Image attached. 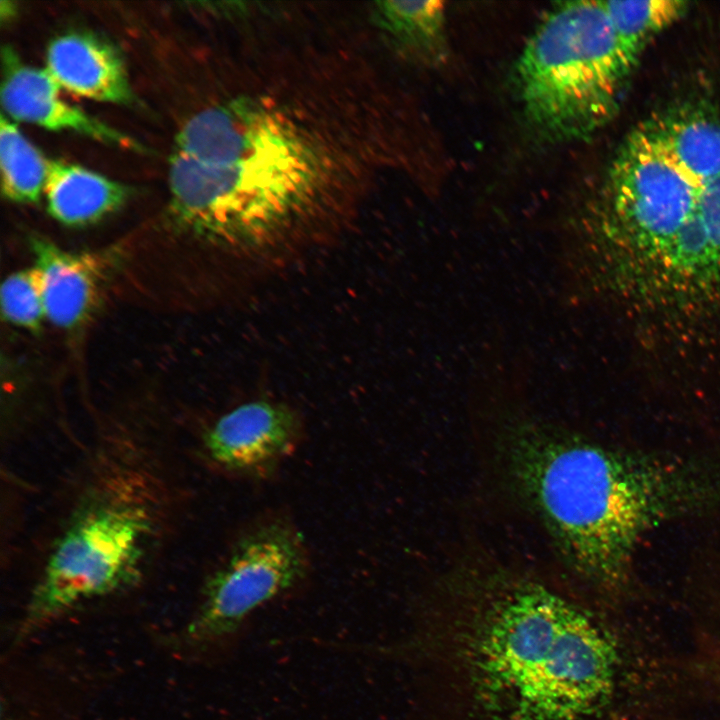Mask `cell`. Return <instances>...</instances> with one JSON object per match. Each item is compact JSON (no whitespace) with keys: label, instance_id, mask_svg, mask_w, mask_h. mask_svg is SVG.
<instances>
[{"label":"cell","instance_id":"cell-1","mask_svg":"<svg viewBox=\"0 0 720 720\" xmlns=\"http://www.w3.org/2000/svg\"><path fill=\"white\" fill-rule=\"evenodd\" d=\"M442 592L387 648L413 671V720H610L623 655L600 614L529 578Z\"/></svg>","mask_w":720,"mask_h":720},{"label":"cell","instance_id":"cell-2","mask_svg":"<svg viewBox=\"0 0 720 720\" xmlns=\"http://www.w3.org/2000/svg\"><path fill=\"white\" fill-rule=\"evenodd\" d=\"M506 462L562 558L603 597L624 592L648 531L720 507V469L704 459L626 451L528 428L510 436Z\"/></svg>","mask_w":720,"mask_h":720},{"label":"cell","instance_id":"cell-3","mask_svg":"<svg viewBox=\"0 0 720 720\" xmlns=\"http://www.w3.org/2000/svg\"><path fill=\"white\" fill-rule=\"evenodd\" d=\"M632 67L601 1L559 3L539 23L516 65L523 115L549 141L589 136L614 114Z\"/></svg>","mask_w":720,"mask_h":720},{"label":"cell","instance_id":"cell-4","mask_svg":"<svg viewBox=\"0 0 720 720\" xmlns=\"http://www.w3.org/2000/svg\"><path fill=\"white\" fill-rule=\"evenodd\" d=\"M149 510L135 498L109 495L87 507L53 549L35 588L23 631L85 599L133 582L152 528Z\"/></svg>","mask_w":720,"mask_h":720},{"label":"cell","instance_id":"cell-5","mask_svg":"<svg viewBox=\"0 0 720 720\" xmlns=\"http://www.w3.org/2000/svg\"><path fill=\"white\" fill-rule=\"evenodd\" d=\"M609 183L612 238L653 275L696 210L699 187L642 127L618 152Z\"/></svg>","mask_w":720,"mask_h":720},{"label":"cell","instance_id":"cell-6","mask_svg":"<svg viewBox=\"0 0 720 720\" xmlns=\"http://www.w3.org/2000/svg\"><path fill=\"white\" fill-rule=\"evenodd\" d=\"M308 571L301 534L286 520L250 530L206 584L190 638L212 643L234 634L257 608L300 583Z\"/></svg>","mask_w":720,"mask_h":720},{"label":"cell","instance_id":"cell-7","mask_svg":"<svg viewBox=\"0 0 720 720\" xmlns=\"http://www.w3.org/2000/svg\"><path fill=\"white\" fill-rule=\"evenodd\" d=\"M301 429L293 408L256 400L222 415L206 432L204 444L219 466L240 474L264 475L294 451Z\"/></svg>","mask_w":720,"mask_h":720},{"label":"cell","instance_id":"cell-8","mask_svg":"<svg viewBox=\"0 0 720 720\" xmlns=\"http://www.w3.org/2000/svg\"><path fill=\"white\" fill-rule=\"evenodd\" d=\"M299 133L278 112L241 97L191 117L177 134L176 152L196 161L224 164L281 144Z\"/></svg>","mask_w":720,"mask_h":720},{"label":"cell","instance_id":"cell-9","mask_svg":"<svg viewBox=\"0 0 720 720\" xmlns=\"http://www.w3.org/2000/svg\"><path fill=\"white\" fill-rule=\"evenodd\" d=\"M2 63L1 103L12 118L50 130H70L101 142L138 148L127 136L62 100L60 85L46 69L24 65L10 47L2 49Z\"/></svg>","mask_w":720,"mask_h":720},{"label":"cell","instance_id":"cell-10","mask_svg":"<svg viewBox=\"0 0 720 720\" xmlns=\"http://www.w3.org/2000/svg\"><path fill=\"white\" fill-rule=\"evenodd\" d=\"M30 244L41 275L46 317L58 327H78L98 304L110 255L68 252L41 236H32Z\"/></svg>","mask_w":720,"mask_h":720},{"label":"cell","instance_id":"cell-11","mask_svg":"<svg viewBox=\"0 0 720 720\" xmlns=\"http://www.w3.org/2000/svg\"><path fill=\"white\" fill-rule=\"evenodd\" d=\"M46 71L64 89L89 99L127 104L133 93L118 52L89 34L69 33L47 50Z\"/></svg>","mask_w":720,"mask_h":720},{"label":"cell","instance_id":"cell-12","mask_svg":"<svg viewBox=\"0 0 720 720\" xmlns=\"http://www.w3.org/2000/svg\"><path fill=\"white\" fill-rule=\"evenodd\" d=\"M49 214L66 225L95 222L120 208L128 186L84 167L49 161L43 190Z\"/></svg>","mask_w":720,"mask_h":720},{"label":"cell","instance_id":"cell-13","mask_svg":"<svg viewBox=\"0 0 720 720\" xmlns=\"http://www.w3.org/2000/svg\"><path fill=\"white\" fill-rule=\"evenodd\" d=\"M642 128L698 187L720 178V119L683 112L648 121Z\"/></svg>","mask_w":720,"mask_h":720},{"label":"cell","instance_id":"cell-14","mask_svg":"<svg viewBox=\"0 0 720 720\" xmlns=\"http://www.w3.org/2000/svg\"><path fill=\"white\" fill-rule=\"evenodd\" d=\"M377 24L401 44L427 59L447 54L445 7L441 1H383L375 8Z\"/></svg>","mask_w":720,"mask_h":720},{"label":"cell","instance_id":"cell-15","mask_svg":"<svg viewBox=\"0 0 720 720\" xmlns=\"http://www.w3.org/2000/svg\"><path fill=\"white\" fill-rule=\"evenodd\" d=\"M601 2L620 48L632 66L647 42L677 21L688 6L680 0Z\"/></svg>","mask_w":720,"mask_h":720},{"label":"cell","instance_id":"cell-16","mask_svg":"<svg viewBox=\"0 0 720 720\" xmlns=\"http://www.w3.org/2000/svg\"><path fill=\"white\" fill-rule=\"evenodd\" d=\"M0 163L3 194L15 202H37L44 190L49 161L4 115L0 121Z\"/></svg>","mask_w":720,"mask_h":720},{"label":"cell","instance_id":"cell-17","mask_svg":"<svg viewBox=\"0 0 720 720\" xmlns=\"http://www.w3.org/2000/svg\"><path fill=\"white\" fill-rule=\"evenodd\" d=\"M2 313L7 321L37 332L46 317L42 280L36 266L9 275L1 287Z\"/></svg>","mask_w":720,"mask_h":720},{"label":"cell","instance_id":"cell-18","mask_svg":"<svg viewBox=\"0 0 720 720\" xmlns=\"http://www.w3.org/2000/svg\"><path fill=\"white\" fill-rule=\"evenodd\" d=\"M696 214L705 233L716 283L720 287V178L699 186Z\"/></svg>","mask_w":720,"mask_h":720}]
</instances>
